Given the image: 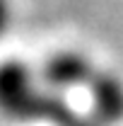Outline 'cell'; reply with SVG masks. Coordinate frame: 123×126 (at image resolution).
I'll use <instances>...</instances> for the list:
<instances>
[{
    "label": "cell",
    "mask_w": 123,
    "mask_h": 126,
    "mask_svg": "<svg viewBox=\"0 0 123 126\" xmlns=\"http://www.w3.org/2000/svg\"><path fill=\"white\" fill-rule=\"evenodd\" d=\"M10 22V0H0V32Z\"/></svg>",
    "instance_id": "1"
}]
</instances>
